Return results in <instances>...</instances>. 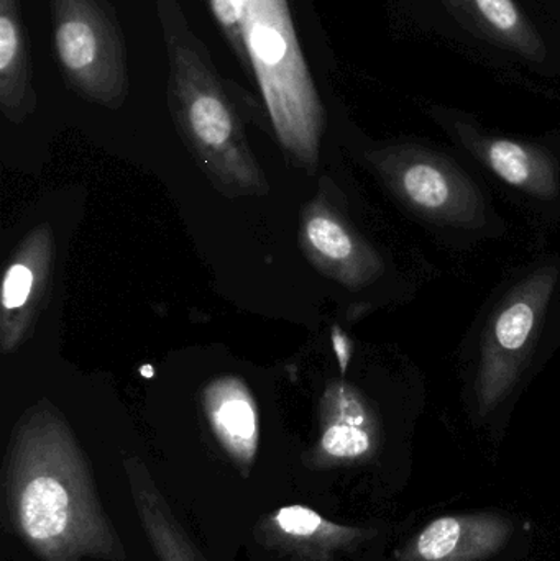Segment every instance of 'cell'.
<instances>
[{
    "instance_id": "cell-1",
    "label": "cell",
    "mask_w": 560,
    "mask_h": 561,
    "mask_svg": "<svg viewBox=\"0 0 560 561\" xmlns=\"http://www.w3.org/2000/svg\"><path fill=\"white\" fill-rule=\"evenodd\" d=\"M0 517L38 561H125L124 542L68 425L39 412L16 427L3 461Z\"/></svg>"
},
{
    "instance_id": "cell-20",
    "label": "cell",
    "mask_w": 560,
    "mask_h": 561,
    "mask_svg": "<svg viewBox=\"0 0 560 561\" xmlns=\"http://www.w3.org/2000/svg\"><path fill=\"white\" fill-rule=\"evenodd\" d=\"M140 375H141V378H147V379L153 378V376H155L153 366H151V365L141 366Z\"/></svg>"
},
{
    "instance_id": "cell-19",
    "label": "cell",
    "mask_w": 560,
    "mask_h": 561,
    "mask_svg": "<svg viewBox=\"0 0 560 561\" xmlns=\"http://www.w3.org/2000/svg\"><path fill=\"white\" fill-rule=\"evenodd\" d=\"M541 2L545 3L548 9H551L560 19V0H541Z\"/></svg>"
},
{
    "instance_id": "cell-2",
    "label": "cell",
    "mask_w": 560,
    "mask_h": 561,
    "mask_svg": "<svg viewBox=\"0 0 560 561\" xmlns=\"http://www.w3.org/2000/svg\"><path fill=\"white\" fill-rule=\"evenodd\" d=\"M559 342L560 256H542L502 284L464 343L460 376L473 417L505 412Z\"/></svg>"
},
{
    "instance_id": "cell-14",
    "label": "cell",
    "mask_w": 560,
    "mask_h": 561,
    "mask_svg": "<svg viewBox=\"0 0 560 561\" xmlns=\"http://www.w3.org/2000/svg\"><path fill=\"white\" fill-rule=\"evenodd\" d=\"M128 490L141 529L155 556L160 561H207L190 534L171 510L163 491L155 483L145 465L125 461Z\"/></svg>"
},
{
    "instance_id": "cell-10",
    "label": "cell",
    "mask_w": 560,
    "mask_h": 561,
    "mask_svg": "<svg viewBox=\"0 0 560 561\" xmlns=\"http://www.w3.org/2000/svg\"><path fill=\"white\" fill-rule=\"evenodd\" d=\"M374 536V530L334 523L301 504L278 507L253 527L260 546L289 561H335Z\"/></svg>"
},
{
    "instance_id": "cell-9",
    "label": "cell",
    "mask_w": 560,
    "mask_h": 561,
    "mask_svg": "<svg viewBox=\"0 0 560 561\" xmlns=\"http://www.w3.org/2000/svg\"><path fill=\"white\" fill-rule=\"evenodd\" d=\"M384 442L380 411L361 389L338 382L321 405V434L306 457L315 470L367 463Z\"/></svg>"
},
{
    "instance_id": "cell-7",
    "label": "cell",
    "mask_w": 560,
    "mask_h": 561,
    "mask_svg": "<svg viewBox=\"0 0 560 561\" xmlns=\"http://www.w3.org/2000/svg\"><path fill=\"white\" fill-rule=\"evenodd\" d=\"M427 115L483 180L538 219L560 220V134H503L469 112L443 104L430 105Z\"/></svg>"
},
{
    "instance_id": "cell-8",
    "label": "cell",
    "mask_w": 560,
    "mask_h": 561,
    "mask_svg": "<svg viewBox=\"0 0 560 561\" xmlns=\"http://www.w3.org/2000/svg\"><path fill=\"white\" fill-rule=\"evenodd\" d=\"M53 48L66 84L85 101L117 108L127 99L125 36L111 0H48Z\"/></svg>"
},
{
    "instance_id": "cell-13",
    "label": "cell",
    "mask_w": 560,
    "mask_h": 561,
    "mask_svg": "<svg viewBox=\"0 0 560 561\" xmlns=\"http://www.w3.org/2000/svg\"><path fill=\"white\" fill-rule=\"evenodd\" d=\"M204 409L214 437L239 473L250 478L259 454L260 415L249 389L239 379H219L204 392Z\"/></svg>"
},
{
    "instance_id": "cell-11",
    "label": "cell",
    "mask_w": 560,
    "mask_h": 561,
    "mask_svg": "<svg viewBox=\"0 0 560 561\" xmlns=\"http://www.w3.org/2000/svg\"><path fill=\"white\" fill-rule=\"evenodd\" d=\"M305 242L316 265L348 289H368L390 276L384 253L332 210L316 209L306 217Z\"/></svg>"
},
{
    "instance_id": "cell-6",
    "label": "cell",
    "mask_w": 560,
    "mask_h": 561,
    "mask_svg": "<svg viewBox=\"0 0 560 561\" xmlns=\"http://www.w3.org/2000/svg\"><path fill=\"white\" fill-rule=\"evenodd\" d=\"M243 45L273 127L286 150L318 160L324 107L308 68L289 0H236Z\"/></svg>"
},
{
    "instance_id": "cell-18",
    "label": "cell",
    "mask_w": 560,
    "mask_h": 561,
    "mask_svg": "<svg viewBox=\"0 0 560 561\" xmlns=\"http://www.w3.org/2000/svg\"><path fill=\"white\" fill-rule=\"evenodd\" d=\"M332 346H334L335 356H338L339 369H341L342 376L347 373L348 363L352 359V346L351 340L345 335L344 330L339 329L338 325L332 327Z\"/></svg>"
},
{
    "instance_id": "cell-3",
    "label": "cell",
    "mask_w": 560,
    "mask_h": 561,
    "mask_svg": "<svg viewBox=\"0 0 560 561\" xmlns=\"http://www.w3.org/2000/svg\"><path fill=\"white\" fill-rule=\"evenodd\" d=\"M365 160L408 216L443 242L470 247L506 232L485 180L457 151L400 138L368 148Z\"/></svg>"
},
{
    "instance_id": "cell-4",
    "label": "cell",
    "mask_w": 560,
    "mask_h": 561,
    "mask_svg": "<svg viewBox=\"0 0 560 561\" xmlns=\"http://www.w3.org/2000/svg\"><path fill=\"white\" fill-rule=\"evenodd\" d=\"M168 59V105L187 147L213 173L243 190L259 186L255 161L213 56L180 0H155Z\"/></svg>"
},
{
    "instance_id": "cell-17",
    "label": "cell",
    "mask_w": 560,
    "mask_h": 561,
    "mask_svg": "<svg viewBox=\"0 0 560 561\" xmlns=\"http://www.w3.org/2000/svg\"><path fill=\"white\" fill-rule=\"evenodd\" d=\"M35 287V273L26 263L16 262L9 266L3 276L2 306L7 312L23 309L28 304Z\"/></svg>"
},
{
    "instance_id": "cell-16",
    "label": "cell",
    "mask_w": 560,
    "mask_h": 561,
    "mask_svg": "<svg viewBox=\"0 0 560 561\" xmlns=\"http://www.w3.org/2000/svg\"><path fill=\"white\" fill-rule=\"evenodd\" d=\"M207 3L227 45L232 48L233 55L239 59L240 68L249 78H253L252 65L243 45L242 26H240L236 0H207Z\"/></svg>"
},
{
    "instance_id": "cell-15",
    "label": "cell",
    "mask_w": 560,
    "mask_h": 561,
    "mask_svg": "<svg viewBox=\"0 0 560 561\" xmlns=\"http://www.w3.org/2000/svg\"><path fill=\"white\" fill-rule=\"evenodd\" d=\"M36 105L28 28L20 0H0V107L10 121L32 114Z\"/></svg>"
},
{
    "instance_id": "cell-12",
    "label": "cell",
    "mask_w": 560,
    "mask_h": 561,
    "mask_svg": "<svg viewBox=\"0 0 560 561\" xmlns=\"http://www.w3.org/2000/svg\"><path fill=\"white\" fill-rule=\"evenodd\" d=\"M515 527L496 513L431 520L397 552V561H485L502 552Z\"/></svg>"
},
{
    "instance_id": "cell-5",
    "label": "cell",
    "mask_w": 560,
    "mask_h": 561,
    "mask_svg": "<svg viewBox=\"0 0 560 561\" xmlns=\"http://www.w3.org/2000/svg\"><path fill=\"white\" fill-rule=\"evenodd\" d=\"M404 25L466 49L496 71L560 81V19L541 0H393Z\"/></svg>"
}]
</instances>
